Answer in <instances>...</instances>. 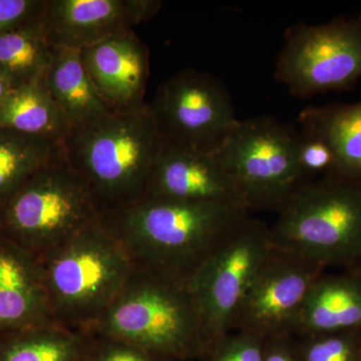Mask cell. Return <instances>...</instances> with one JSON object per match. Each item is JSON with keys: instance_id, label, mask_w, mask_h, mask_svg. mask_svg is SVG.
Here are the masks:
<instances>
[{"instance_id": "1", "label": "cell", "mask_w": 361, "mask_h": 361, "mask_svg": "<svg viewBox=\"0 0 361 361\" xmlns=\"http://www.w3.org/2000/svg\"><path fill=\"white\" fill-rule=\"evenodd\" d=\"M249 212L235 204L142 197L101 217L135 264L189 283Z\"/></svg>"}, {"instance_id": "2", "label": "cell", "mask_w": 361, "mask_h": 361, "mask_svg": "<svg viewBox=\"0 0 361 361\" xmlns=\"http://www.w3.org/2000/svg\"><path fill=\"white\" fill-rule=\"evenodd\" d=\"M84 334L118 339L168 361H205L209 353L189 283L137 264L113 303Z\"/></svg>"}, {"instance_id": "3", "label": "cell", "mask_w": 361, "mask_h": 361, "mask_svg": "<svg viewBox=\"0 0 361 361\" xmlns=\"http://www.w3.org/2000/svg\"><path fill=\"white\" fill-rule=\"evenodd\" d=\"M61 145L66 163L89 185L104 212L146 195L161 137L146 104L71 126Z\"/></svg>"}, {"instance_id": "4", "label": "cell", "mask_w": 361, "mask_h": 361, "mask_svg": "<svg viewBox=\"0 0 361 361\" xmlns=\"http://www.w3.org/2000/svg\"><path fill=\"white\" fill-rule=\"evenodd\" d=\"M39 260L54 322L82 334L113 303L135 267L101 216Z\"/></svg>"}, {"instance_id": "5", "label": "cell", "mask_w": 361, "mask_h": 361, "mask_svg": "<svg viewBox=\"0 0 361 361\" xmlns=\"http://www.w3.org/2000/svg\"><path fill=\"white\" fill-rule=\"evenodd\" d=\"M271 238L311 262L348 269L361 259V183L323 176L298 188L278 211Z\"/></svg>"}, {"instance_id": "6", "label": "cell", "mask_w": 361, "mask_h": 361, "mask_svg": "<svg viewBox=\"0 0 361 361\" xmlns=\"http://www.w3.org/2000/svg\"><path fill=\"white\" fill-rule=\"evenodd\" d=\"M102 213L94 192L63 154L0 207V235L40 259Z\"/></svg>"}, {"instance_id": "7", "label": "cell", "mask_w": 361, "mask_h": 361, "mask_svg": "<svg viewBox=\"0 0 361 361\" xmlns=\"http://www.w3.org/2000/svg\"><path fill=\"white\" fill-rule=\"evenodd\" d=\"M299 133L272 116L238 120L214 149L252 209L280 210L307 182L298 161Z\"/></svg>"}, {"instance_id": "8", "label": "cell", "mask_w": 361, "mask_h": 361, "mask_svg": "<svg viewBox=\"0 0 361 361\" xmlns=\"http://www.w3.org/2000/svg\"><path fill=\"white\" fill-rule=\"evenodd\" d=\"M275 78L301 99L355 85L361 78V16L287 28Z\"/></svg>"}, {"instance_id": "9", "label": "cell", "mask_w": 361, "mask_h": 361, "mask_svg": "<svg viewBox=\"0 0 361 361\" xmlns=\"http://www.w3.org/2000/svg\"><path fill=\"white\" fill-rule=\"evenodd\" d=\"M273 246L269 226L249 217L190 280L209 353L231 332L242 300Z\"/></svg>"}, {"instance_id": "10", "label": "cell", "mask_w": 361, "mask_h": 361, "mask_svg": "<svg viewBox=\"0 0 361 361\" xmlns=\"http://www.w3.org/2000/svg\"><path fill=\"white\" fill-rule=\"evenodd\" d=\"M148 104L161 139L209 151L238 121L219 78L192 68L161 82Z\"/></svg>"}, {"instance_id": "11", "label": "cell", "mask_w": 361, "mask_h": 361, "mask_svg": "<svg viewBox=\"0 0 361 361\" xmlns=\"http://www.w3.org/2000/svg\"><path fill=\"white\" fill-rule=\"evenodd\" d=\"M324 270L293 252L273 246L242 300L231 331L263 339L293 336L304 299Z\"/></svg>"}, {"instance_id": "12", "label": "cell", "mask_w": 361, "mask_h": 361, "mask_svg": "<svg viewBox=\"0 0 361 361\" xmlns=\"http://www.w3.org/2000/svg\"><path fill=\"white\" fill-rule=\"evenodd\" d=\"M144 197L247 208L215 152L163 139Z\"/></svg>"}, {"instance_id": "13", "label": "cell", "mask_w": 361, "mask_h": 361, "mask_svg": "<svg viewBox=\"0 0 361 361\" xmlns=\"http://www.w3.org/2000/svg\"><path fill=\"white\" fill-rule=\"evenodd\" d=\"M80 56L111 113H129L147 104L149 49L134 30H126L82 49Z\"/></svg>"}, {"instance_id": "14", "label": "cell", "mask_w": 361, "mask_h": 361, "mask_svg": "<svg viewBox=\"0 0 361 361\" xmlns=\"http://www.w3.org/2000/svg\"><path fill=\"white\" fill-rule=\"evenodd\" d=\"M42 25L52 47L78 51L137 26L128 0H47Z\"/></svg>"}, {"instance_id": "15", "label": "cell", "mask_w": 361, "mask_h": 361, "mask_svg": "<svg viewBox=\"0 0 361 361\" xmlns=\"http://www.w3.org/2000/svg\"><path fill=\"white\" fill-rule=\"evenodd\" d=\"M51 323L39 258L0 235V332Z\"/></svg>"}, {"instance_id": "16", "label": "cell", "mask_w": 361, "mask_h": 361, "mask_svg": "<svg viewBox=\"0 0 361 361\" xmlns=\"http://www.w3.org/2000/svg\"><path fill=\"white\" fill-rule=\"evenodd\" d=\"M361 329V277L350 270L323 273L311 285L293 336H317Z\"/></svg>"}, {"instance_id": "17", "label": "cell", "mask_w": 361, "mask_h": 361, "mask_svg": "<svg viewBox=\"0 0 361 361\" xmlns=\"http://www.w3.org/2000/svg\"><path fill=\"white\" fill-rule=\"evenodd\" d=\"M300 134L324 142L334 155L329 175L361 183V101L308 106L299 115Z\"/></svg>"}, {"instance_id": "18", "label": "cell", "mask_w": 361, "mask_h": 361, "mask_svg": "<svg viewBox=\"0 0 361 361\" xmlns=\"http://www.w3.org/2000/svg\"><path fill=\"white\" fill-rule=\"evenodd\" d=\"M42 80L71 126L111 114L94 87L80 51L54 49L51 66Z\"/></svg>"}, {"instance_id": "19", "label": "cell", "mask_w": 361, "mask_h": 361, "mask_svg": "<svg viewBox=\"0 0 361 361\" xmlns=\"http://www.w3.org/2000/svg\"><path fill=\"white\" fill-rule=\"evenodd\" d=\"M0 127L61 142L71 125L42 80L9 92L0 104Z\"/></svg>"}, {"instance_id": "20", "label": "cell", "mask_w": 361, "mask_h": 361, "mask_svg": "<svg viewBox=\"0 0 361 361\" xmlns=\"http://www.w3.org/2000/svg\"><path fill=\"white\" fill-rule=\"evenodd\" d=\"M87 341L58 323L0 332V361H80Z\"/></svg>"}, {"instance_id": "21", "label": "cell", "mask_w": 361, "mask_h": 361, "mask_svg": "<svg viewBox=\"0 0 361 361\" xmlns=\"http://www.w3.org/2000/svg\"><path fill=\"white\" fill-rule=\"evenodd\" d=\"M42 13L0 35V75L13 89L44 80L51 66L54 47L42 30Z\"/></svg>"}, {"instance_id": "22", "label": "cell", "mask_w": 361, "mask_h": 361, "mask_svg": "<svg viewBox=\"0 0 361 361\" xmlns=\"http://www.w3.org/2000/svg\"><path fill=\"white\" fill-rule=\"evenodd\" d=\"M61 156V142L0 127V207L25 180Z\"/></svg>"}, {"instance_id": "23", "label": "cell", "mask_w": 361, "mask_h": 361, "mask_svg": "<svg viewBox=\"0 0 361 361\" xmlns=\"http://www.w3.org/2000/svg\"><path fill=\"white\" fill-rule=\"evenodd\" d=\"M299 361H360L361 329L295 339Z\"/></svg>"}, {"instance_id": "24", "label": "cell", "mask_w": 361, "mask_h": 361, "mask_svg": "<svg viewBox=\"0 0 361 361\" xmlns=\"http://www.w3.org/2000/svg\"><path fill=\"white\" fill-rule=\"evenodd\" d=\"M264 342L261 337L231 331L213 346L205 361H264Z\"/></svg>"}, {"instance_id": "25", "label": "cell", "mask_w": 361, "mask_h": 361, "mask_svg": "<svg viewBox=\"0 0 361 361\" xmlns=\"http://www.w3.org/2000/svg\"><path fill=\"white\" fill-rule=\"evenodd\" d=\"M89 336V334H87ZM80 361H168L111 337L89 336Z\"/></svg>"}, {"instance_id": "26", "label": "cell", "mask_w": 361, "mask_h": 361, "mask_svg": "<svg viewBox=\"0 0 361 361\" xmlns=\"http://www.w3.org/2000/svg\"><path fill=\"white\" fill-rule=\"evenodd\" d=\"M298 161L307 180L329 175L334 166L331 149L324 142L299 133Z\"/></svg>"}, {"instance_id": "27", "label": "cell", "mask_w": 361, "mask_h": 361, "mask_svg": "<svg viewBox=\"0 0 361 361\" xmlns=\"http://www.w3.org/2000/svg\"><path fill=\"white\" fill-rule=\"evenodd\" d=\"M47 0H0V35L39 16Z\"/></svg>"}, {"instance_id": "28", "label": "cell", "mask_w": 361, "mask_h": 361, "mask_svg": "<svg viewBox=\"0 0 361 361\" xmlns=\"http://www.w3.org/2000/svg\"><path fill=\"white\" fill-rule=\"evenodd\" d=\"M264 361H299L294 336H273L265 339Z\"/></svg>"}, {"instance_id": "29", "label": "cell", "mask_w": 361, "mask_h": 361, "mask_svg": "<svg viewBox=\"0 0 361 361\" xmlns=\"http://www.w3.org/2000/svg\"><path fill=\"white\" fill-rule=\"evenodd\" d=\"M128 4L135 25L155 18L163 6V2L160 0H128Z\"/></svg>"}, {"instance_id": "30", "label": "cell", "mask_w": 361, "mask_h": 361, "mask_svg": "<svg viewBox=\"0 0 361 361\" xmlns=\"http://www.w3.org/2000/svg\"><path fill=\"white\" fill-rule=\"evenodd\" d=\"M13 85L11 82L4 78V75H0V104L4 101V99L7 97L11 90H13Z\"/></svg>"}, {"instance_id": "31", "label": "cell", "mask_w": 361, "mask_h": 361, "mask_svg": "<svg viewBox=\"0 0 361 361\" xmlns=\"http://www.w3.org/2000/svg\"><path fill=\"white\" fill-rule=\"evenodd\" d=\"M346 270L353 271V272H355V274H357L358 276L361 277V259L358 262H356L355 265L351 266L350 268H348V269Z\"/></svg>"}, {"instance_id": "32", "label": "cell", "mask_w": 361, "mask_h": 361, "mask_svg": "<svg viewBox=\"0 0 361 361\" xmlns=\"http://www.w3.org/2000/svg\"><path fill=\"white\" fill-rule=\"evenodd\" d=\"M360 361H361V355H360Z\"/></svg>"}]
</instances>
